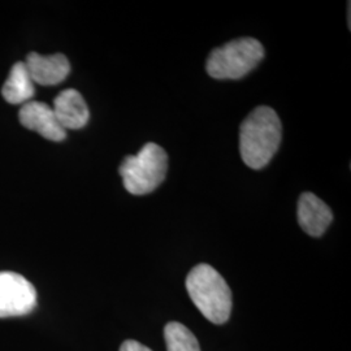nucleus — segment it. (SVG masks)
I'll list each match as a JSON object with an SVG mask.
<instances>
[{
	"label": "nucleus",
	"instance_id": "6",
	"mask_svg": "<svg viewBox=\"0 0 351 351\" xmlns=\"http://www.w3.org/2000/svg\"><path fill=\"white\" fill-rule=\"evenodd\" d=\"M19 119L21 125L37 132L43 138L52 142H62L66 138V130L59 124L53 110L46 103L27 101L21 107Z\"/></svg>",
	"mask_w": 351,
	"mask_h": 351
},
{
	"label": "nucleus",
	"instance_id": "10",
	"mask_svg": "<svg viewBox=\"0 0 351 351\" xmlns=\"http://www.w3.org/2000/svg\"><path fill=\"white\" fill-rule=\"evenodd\" d=\"M34 82L27 72L25 63L14 64L1 88L3 98L11 104H25L34 97Z\"/></svg>",
	"mask_w": 351,
	"mask_h": 351
},
{
	"label": "nucleus",
	"instance_id": "3",
	"mask_svg": "<svg viewBox=\"0 0 351 351\" xmlns=\"http://www.w3.org/2000/svg\"><path fill=\"white\" fill-rule=\"evenodd\" d=\"M168 171V155L162 146L149 142L137 155L123 160L119 173L124 188L132 195H146L159 188Z\"/></svg>",
	"mask_w": 351,
	"mask_h": 351
},
{
	"label": "nucleus",
	"instance_id": "12",
	"mask_svg": "<svg viewBox=\"0 0 351 351\" xmlns=\"http://www.w3.org/2000/svg\"><path fill=\"white\" fill-rule=\"evenodd\" d=\"M120 351H152L150 348L145 346L143 343H141L138 341L134 339H126L123 342V345L120 346Z\"/></svg>",
	"mask_w": 351,
	"mask_h": 351
},
{
	"label": "nucleus",
	"instance_id": "5",
	"mask_svg": "<svg viewBox=\"0 0 351 351\" xmlns=\"http://www.w3.org/2000/svg\"><path fill=\"white\" fill-rule=\"evenodd\" d=\"M37 306V291L25 277L0 272V317L30 314Z\"/></svg>",
	"mask_w": 351,
	"mask_h": 351
},
{
	"label": "nucleus",
	"instance_id": "11",
	"mask_svg": "<svg viewBox=\"0 0 351 351\" xmlns=\"http://www.w3.org/2000/svg\"><path fill=\"white\" fill-rule=\"evenodd\" d=\"M167 351H201V346L194 333L188 326L171 322L164 328Z\"/></svg>",
	"mask_w": 351,
	"mask_h": 351
},
{
	"label": "nucleus",
	"instance_id": "9",
	"mask_svg": "<svg viewBox=\"0 0 351 351\" xmlns=\"http://www.w3.org/2000/svg\"><path fill=\"white\" fill-rule=\"evenodd\" d=\"M53 113L65 130H78L86 126L90 119L88 104L75 88L63 90L53 101Z\"/></svg>",
	"mask_w": 351,
	"mask_h": 351
},
{
	"label": "nucleus",
	"instance_id": "7",
	"mask_svg": "<svg viewBox=\"0 0 351 351\" xmlns=\"http://www.w3.org/2000/svg\"><path fill=\"white\" fill-rule=\"evenodd\" d=\"M297 217L302 230L316 239L322 237L333 221V213L329 206L310 191L300 197Z\"/></svg>",
	"mask_w": 351,
	"mask_h": 351
},
{
	"label": "nucleus",
	"instance_id": "4",
	"mask_svg": "<svg viewBox=\"0 0 351 351\" xmlns=\"http://www.w3.org/2000/svg\"><path fill=\"white\" fill-rule=\"evenodd\" d=\"M263 45L255 38L230 40L210 53L206 69L215 80H239L263 60Z\"/></svg>",
	"mask_w": 351,
	"mask_h": 351
},
{
	"label": "nucleus",
	"instance_id": "8",
	"mask_svg": "<svg viewBox=\"0 0 351 351\" xmlns=\"http://www.w3.org/2000/svg\"><path fill=\"white\" fill-rule=\"evenodd\" d=\"M27 72L33 82L42 86H53L68 77L71 64L63 53L43 56L37 52L27 55L25 62Z\"/></svg>",
	"mask_w": 351,
	"mask_h": 351
},
{
	"label": "nucleus",
	"instance_id": "2",
	"mask_svg": "<svg viewBox=\"0 0 351 351\" xmlns=\"http://www.w3.org/2000/svg\"><path fill=\"white\" fill-rule=\"evenodd\" d=\"M189 297L201 314L213 324H226L232 314V290L213 267L195 265L186 277Z\"/></svg>",
	"mask_w": 351,
	"mask_h": 351
},
{
	"label": "nucleus",
	"instance_id": "1",
	"mask_svg": "<svg viewBox=\"0 0 351 351\" xmlns=\"http://www.w3.org/2000/svg\"><path fill=\"white\" fill-rule=\"evenodd\" d=\"M282 138V125L275 110L256 107L239 128V154L251 169H262L276 155Z\"/></svg>",
	"mask_w": 351,
	"mask_h": 351
}]
</instances>
